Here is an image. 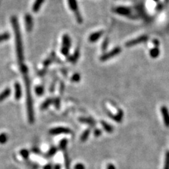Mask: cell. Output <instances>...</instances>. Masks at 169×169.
<instances>
[{"label": "cell", "mask_w": 169, "mask_h": 169, "mask_svg": "<svg viewBox=\"0 0 169 169\" xmlns=\"http://www.w3.org/2000/svg\"><path fill=\"white\" fill-rule=\"evenodd\" d=\"M100 134H101V131H100V130H96V132H95V135H96L99 136Z\"/></svg>", "instance_id": "obj_31"}, {"label": "cell", "mask_w": 169, "mask_h": 169, "mask_svg": "<svg viewBox=\"0 0 169 169\" xmlns=\"http://www.w3.org/2000/svg\"><path fill=\"white\" fill-rule=\"evenodd\" d=\"M79 56H80V51L78 50H76L75 52H74V54L69 58V60L70 61L71 63H75V62L78 60Z\"/></svg>", "instance_id": "obj_14"}, {"label": "cell", "mask_w": 169, "mask_h": 169, "mask_svg": "<svg viewBox=\"0 0 169 169\" xmlns=\"http://www.w3.org/2000/svg\"><path fill=\"white\" fill-rule=\"evenodd\" d=\"M11 24L14 28V35H15V42H16V54H17L18 60L19 63L22 64L24 61V54H23V42H22V37L20 35V27H19L18 18L16 16H13L11 19Z\"/></svg>", "instance_id": "obj_1"}, {"label": "cell", "mask_w": 169, "mask_h": 169, "mask_svg": "<svg viewBox=\"0 0 169 169\" xmlns=\"http://www.w3.org/2000/svg\"><path fill=\"white\" fill-rule=\"evenodd\" d=\"M71 130L70 129L66 128V127H55V128L51 129L50 131V134L51 135H59L61 134V133H70Z\"/></svg>", "instance_id": "obj_8"}, {"label": "cell", "mask_w": 169, "mask_h": 169, "mask_svg": "<svg viewBox=\"0 0 169 169\" xmlns=\"http://www.w3.org/2000/svg\"><path fill=\"white\" fill-rule=\"evenodd\" d=\"M80 80H81V75H80V74L78 73L74 74V75L72 76V78H71V81H72L73 82H75V83L78 82V81H80Z\"/></svg>", "instance_id": "obj_22"}, {"label": "cell", "mask_w": 169, "mask_h": 169, "mask_svg": "<svg viewBox=\"0 0 169 169\" xmlns=\"http://www.w3.org/2000/svg\"><path fill=\"white\" fill-rule=\"evenodd\" d=\"M89 134H90V130H86V131H84V133L82 135V136H81V140H82L83 142H84V141L87 140V137H88Z\"/></svg>", "instance_id": "obj_23"}, {"label": "cell", "mask_w": 169, "mask_h": 169, "mask_svg": "<svg viewBox=\"0 0 169 169\" xmlns=\"http://www.w3.org/2000/svg\"><path fill=\"white\" fill-rule=\"evenodd\" d=\"M20 154H21V155L23 156L24 158H27L28 156V152L27 150H22L21 152H20Z\"/></svg>", "instance_id": "obj_25"}, {"label": "cell", "mask_w": 169, "mask_h": 169, "mask_svg": "<svg viewBox=\"0 0 169 169\" xmlns=\"http://www.w3.org/2000/svg\"><path fill=\"white\" fill-rule=\"evenodd\" d=\"M104 33V31H98V32H95L94 33H92V35H90L89 36L88 40L90 42H95L102 36Z\"/></svg>", "instance_id": "obj_11"}, {"label": "cell", "mask_w": 169, "mask_h": 169, "mask_svg": "<svg viewBox=\"0 0 169 169\" xmlns=\"http://www.w3.org/2000/svg\"><path fill=\"white\" fill-rule=\"evenodd\" d=\"M10 35L8 32H4V33L0 35V42H2L4 41H7L9 39Z\"/></svg>", "instance_id": "obj_18"}, {"label": "cell", "mask_w": 169, "mask_h": 169, "mask_svg": "<svg viewBox=\"0 0 169 169\" xmlns=\"http://www.w3.org/2000/svg\"><path fill=\"white\" fill-rule=\"evenodd\" d=\"M21 87H20V84L18 83H16L15 84V98L16 99H19L21 97Z\"/></svg>", "instance_id": "obj_13"}, {"label": "cell", "mask_w": 169, "mask_h": 169, "mask_svg": "<svg viewBox=\"0 0 169 169\" xmlns=\"http://www.w3.org/2000/svg\"><path fill=\"white\" fill-rule=\"evenodd\" d=\"M25 22H26V30L28 32H30L33 28V20L32 16L30 14H26L25 17Z\"/></svg>", "instance_id": "obj_9"}, {"label": "cell", "mask_w": 169, "mask_h": 169, "mask_svg": "<svg viewBox=\"0 0 169 169\" xmlns=\"http://www.w3.org/2000/svg\"><path fill=\"white\" fill-rule=\"evenodd\" d=\"M51 103H53V100L51 99H48L47 100H46L45 102H44V103L42 104V109H47V107H48L49 106H50V104H51Z\"/></svg>", "instance_id": "obj_20"}, {"label": "cell", "mask_w": 169, "mask_h": 169, "mask_svg": "<svg viewBox=\"0 0 169 169\" xmlns=\"http://www.w3.org/2000/svg\"><path fill=\"white\" fill-rule=\"evenodd\" d=\"M68 2H69V7H70L71 9L72 10V11L74 13V14H75L77 22H78V23H82L83 18L81 13H80L79 9H78V3H77L76 0H68Z\"/></svg>", "instance_id": "obj_3"}, {"label": "cell", "mask_w": 169, "mask_h": 169, "mask_svg": "<svg viewBox=\"0 0 169 169\" xmlns=\"http://www.w3.org/2000/svg\"><path fill=\"white\" fill-rule=\"evenodd\" d=\"M102 126H103L104 128V130H106V132H108V133H112L113 127L111 126L110 125H109L108 123H105L104 121H102Z\"/></svg>", "instance_id": "obj_17"}, {"label": "cell", "mask_w": 169, "mask_h": 169, "mask_svg": "<svg viewBox=\"0 0 169 169\" xmlns=\"http://www.w3.org/2000/svg\"><path fill=\"white\" fill-rule=\"evenodd\" d=\"M164 169H169V151H167L166 153L165 164H164Z\"/></svg>", "instance_id": "obj_19"}, {"label": "cell", "mask_w": 169, "mask_h": 169, "mask_svg": "<svg viewBox=\"0 0 169 169\" xmlns=\"http://www.w3.org/2000/svg\"><path fill=\"white\" fill-rule=\"evenodd\" d=\"M55 169H59L60 168V167H59V166H58V165H56V166H55V168H54Z\"/></svg>", "instance_id": "obj_32"}, {"label": "cell", "mask_w": 169, "mask_h": 169, "mask_svg": "<svg viewBox=\"0 0 169 169\" xmlns=\"http://www.w3.org/2000/svg\"><path fill=\"white\" fill-rule=\"evenodd\" d=\"M154 44H155V46H156V47H157L158 46V44H159V42H158V41L157 40H154Z\"/></svg>", "instance_id": "obj_30"}, {"label": "cell", "mask_w": 169, "mask_h": 169, "mask_svg": "<svg viewBox=\"0 0 169 169\" xmlns=\"http://www.w3.org/2000/svg\"><path fill=\"white\" fill-rule=\"evenodd\" d=\"M75 169H84V166L83 164H78L75 166Z\"/></svg>", "instance_id": "obj_26"}, {"label": "cell", "mask_w": 169, "mask_h": 169, "mask_svg": "<svg viewBox=\"0 0 169 169\" xmlns=\"http://www.w3.org/2000/svg\"><path fill=\"white\" fill-rule=\"evenodd\" d=\"M66 144H67V141L66 140H63L61 142V147H64L66 145Z\"/></svg>", "instance_id": "obj_27"}, {"label": "cell", "mask_w": 169, "mask_h": 169, "mask_svg": "<svg viewBox=\"0 0 169 169\" xmlns=\"http://www.w3.org/2000/svg\"><path fill=\"white\" fill-rule=\"evenodd\" d=\"M44 1V0H35V1L33 4V6H32V11L35 13L38 12L39 10L40 9Z\"/></svg>", "instance_id": "obj_12"}, {"label": "cell", "mask_w": 169, "mask_h": 169, "mask_svg": "<svg viewBox=\"0 0 169 169\" xmlns=\"http://www.w3.org/2000/svg\"><path fill=\"white\" fill-rule=\"evenodd\" d=\"M106 42H107V40H106L104 42V44H103V50H105V49L106 48V47H108V43L107 44H106Z\"/></svg>", "instance_id": "obj_29"}, {"label": "cell", "mask_w": 169, "mask_h": 169, "mask_svg": "<svg viewBox=\"0 0 169 169\" xmlns=\"http://www.w3.org/2000/svg\"><path fill=\"white\" fill-rule=\"evenodd\" d=\"M106 169H116V167L115 166L113 165V164H109Z\"/></svg>", "instance_id": "obj_28"}, {"label": "cell", "mask_w": 169, "mask_h": 169, "mask_svg": "<svg viewBox=\"0 0 169 169\" xmlns=\"http://www.w3.org/2000/svg\"><path fill=\"white\" fill-rule=\"evenodd\" d=\"M71 41L70 37L68 35H64L62 38V47L61 52L64 56H68L69 54V50L71 48Z\"/></svg>", "instance_id": "obj_4"}, {"label": "cell", "mask_w": 169, "mask_h": 169, "mask_svg": "<svg viewBox=\"0 0 169 169\" xmlns=\"http://www.w3.org/2000/svg\"><path fill=\"white\" fill-rule=\"evenodd\" d=\"M35 92H36L38 95H41V94H42L43 92H44V88H43L42 86H38L35 89Z\"/></svg>", "instance_id": "obj_24"}, {"label": "cell", "mask_w": 169, "mask_h": 169, "mask_svg": "<svg viewBox=\"0 0 169 169\" xmlns=\"http://www.w3.org/2000/svg\"><path fill=\"white\" fill-rule=\"evenodd\" d=\"M121 52V47H116V48H114V50H112V51H110L109 52L106 53V54H104V55L101 56L100 60L102 61H105L109 60V59H112V58L114 57L115 56L118 55V54H119Z\"/></svg>", "instance_id": "obj_5"}, {"label": "cell", "mask_w": 169, "mask_h": 169, "mask_svg": "<svg viewBox=\"0 0 169 169\" xmlns=\"http://www.w3.org/2000/svg\"><path fill=\"white\" fill-rule=\"evenodd\" d=\"M24 77L25 84H26V95H27V106H28V118L30 123H32L34 121V113L33 109H32V97H31L30 92V85L29 77L28 73L23 74Z\"/></svg>", "instance_id": "obj_2"}, {"label": "cell", "mask_w": 169, "mask_h": 169, "mask_svg": "<svg viewBox=\"0 0 169 169\" xmlns=\"http://www.w3.org/2000/svg\"><path fill=\"white\" fill-rule=\"evenodd\" d=\"M161 113L165 125L169 127V111L166 106H162L161 108Z\"/></svg>", "instance_id": "obj_7"}, {"label": "cell", "mask_w": 169, "mask_h": 169, "mask_svg": "<svg viewBox=\"0 0 169 169\" xmlns=\"http://www.w3.org/2000/svg\"><path fill=\"white\" fill-rule=\"evenodd\" d=\"M47 168V169H50V166H49L45 167V168Z\"/></svg>", "instance_id": "obj_33"}, {"label": "cell", "mask_w": 169, "mask_h": 169, "mask_svg": "<svg viewBox=\"0 0 169 169\" xmlns=\"http://www.w3.org/2000/svg\"><path fill=\"white\" fill-rule=\"evenodd\" d=\"M154 1H158V0H154Z\"/></svg>", "instance_id": "obj_34"}, {"label": "cell", "mask_w": 169, "mask_h": 169, "mask_svg": "<svg viewBox=\"0 0 169 169\" xmlns=\"http://www.w3.org/2000/svg\"><path fill=\"white\" fill-rule=\"evenodd\" d=\"M11 94V90L9 88H7L0 94V102H2L5 99H7Z\"/></svg>", "instance_id": "obj_15"}, {"label": "cell", "mask_w": 169, "mask_h": 169, "mask_svg": "<svg viewBox=\"0 0 169 169\" xmlns=\"http://www.w3.org/2000/svg\"><path fill=\"white\" fill-rule=\"evenodd\" d=\"M7 139H8V137H7V135L5 133H2V134L0 135V143L1 144L6 143Z\"/></svg>", "instance_id": "obj_21"}, {"label": "cell", "mask_w": 169, "mask_h": 169, "mask_svg": "<svg viewBox=\"0 0 169 169\" xmlns=\"http://www.w3.org/2000/svg\"><path fill=\"white\" fill-rule=\"evenodd\" d=\"M148 38H149V37L147 35H142V36L138 37V38H135V39L132 40L127 42L126 44H125V46L127 47H133V46H135L136 44L147 42L148 40Z\"/></svg>", "instance_id": "obj_6"}, {"label": "cell", "mask_w": 169, "mask_h": 169, "mask_svg": "<svg viewBox=\"0 0 169 169\" xmlns=\"http://www.w3.org/2000/svg\"><path fill=\"white\" fill-rule=\"evenodd\" d=\"M114 12L122 16H128L130 14V10L128 8L123 7H118L114 9Z\"/></svg>", "instance_id": "obj_10"}, {"label": "cell", "mask_w": 169, "mask_h": 169, "mask_svg": "<svg viewBox=\"0 0 169 169\" xmlns=\"http://www.w3.org/2000/svg\"><path fill=\"white\" fill-rule=\"evenodd\" d=\"M149 54H150V56L153 59H156V58L158 57L160 54V51L158 47H155V48L152 49L149 51Z\"/></svg>", "instance_id": "obj_16"}]
</instances>
